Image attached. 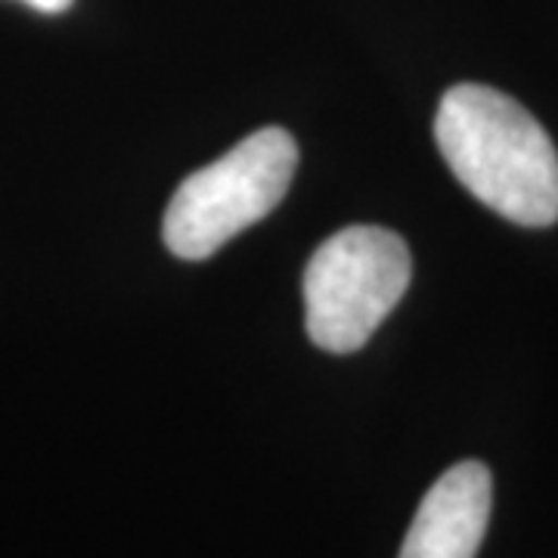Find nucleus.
Segmentation results:
<instances>
[{
    "label": "nucleus",
    "mask_w": 558,
    "mask_h": 558,
    "mask_svg": "<svg viewBox=\"0 0 558 558\" xmlns=\"http://www.w3.org/2000/svg\"><path fill=\"white\" fill-rule=\"evenodd\" d=\"M435 140L481 205L519 227L556 223L558 149L519 100L484 84H457L440 97Z\"/></svg>",
    "instance_id": "1"
},
{
    "label": "nucleus",
    "mask_w": 558,
    "mask_h": 558,
    "mask_svg": "<svg viewBox=\"0 0 558 558\" xmlns=\"http://www.w3.org/2000/svg\"><path fill=\"white\" fill-rule=\"evenodd\" d=\"M299 171V143L282 128H260L218 161L180 180L161 220L171 255L211 258L242 230L264 220L289 193Z\"/></svg>",
    "instance_id": "2"
},
{
    "label": "nucleus",
    "mask_w": 558,
    "mask_h": 558,
    "mask_svg": "<svg viewBox=\"0 0 558 558\" xmlns=\"http://www.w3.org/2000/svg\"><path fill=\"white\" fill-rule=\"evenodd\" d=\"M413 258L388 227H344L311 255L301 279L304 326L329 354H354L410 289Z\"/></svg>",
    "instance_id": "3"
},
{
    "label": "nucleus",
    "mask_w": 558,
    "mask_h": 558,
    "mask_svg": "<svg viewBox=\"0 0 558 558\" xmlns=\"http://www.w3.org/2000/svg\"><path fill=\"white\" fill-rule=\"evenodd\" d=\"M494 506V478L478 459L447 469L422 497L398 558H475Z\"/></svg>",
    "instance_id": "4"
},
{
    "label": "nucleus",
    "mask_w": 558,
    "mask_h": 558,
    "mask_svg": "<svg viewBox=\"0 0 558 558\" xmlns=\"http://www.w3.org/2000/svg\"><path fill=\"white\" fill-rule=\"evenodd\" d=\"M22 3H28V7H32V10H38V13L57 16V13H65L75 0H22Z\"/></svg>",
    "instance_id": "5"
}]
</instances>
